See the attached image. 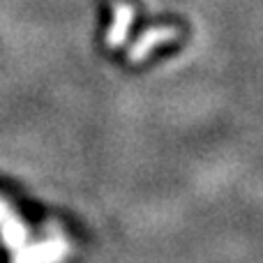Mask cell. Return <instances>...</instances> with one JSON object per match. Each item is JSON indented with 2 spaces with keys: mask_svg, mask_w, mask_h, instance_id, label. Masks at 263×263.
Masks as SVG:
<instances>
[{
  "mask_svg": "<svg viewBox=\"0 0 263 263\" xmlns=\"http://www.w3.org/2000/svg\"><path fill=\"white\" fill-rule=\"evenodd\" d=\"M129 21H132V7H129V3H125V0H118V3H116V14H114V28H111V32L106 35V40H109L111 46L123 44L125 32L129 30Z\"/></svg>",
  "mask_w": 263,
  "mask_h": 263,
  "instance_id": "cell-1",
  "label": "cell"
},
{
  "mask_svg": "<svg viewBox=\"0 0 263 263\" xmlns=\"http://www.w3.org/2000/svg\"><path fill=\"white\" fill-rule=\"evenodd\" d=\"M171 37H176V28H155V30L148 32V37H145V35L141 37L139 44L132 49V58H134V60L143 58V53H148V51L153 49L155 44H159V42H166V40H171Z\"/></svg>",
  "mask_w": 263,
  "mask_h": 263,
  "instance_id": "cell-2",
  "label": "cell"
}]
</instances>
